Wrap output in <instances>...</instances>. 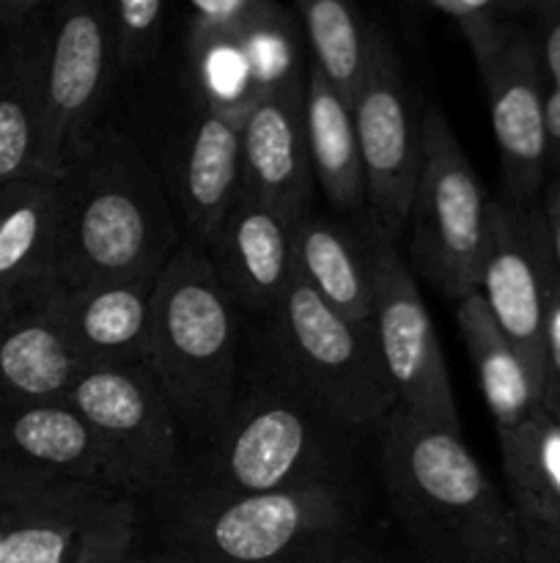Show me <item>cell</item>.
<instances>
[{
	"mask_svg": "<svg viewBox=\"0 0 560 563\" xmlns=\"http://www.w3.org/2000/svg\"><path fill=\"white\" fill-rule=\"evenodd\" d=\"M555 280L558 269L541 207L516 209L503 198H492L478 295L525 361L538 390L544 383V341Z\"/></svg>",
	"mask_w": 560,
	"mask_h": 563,
	"instance_id": "obj_13",
	"label": "cell"
},
{
	"mask_svg": "<svg viewBox=\"0 0 560 563\" xmlns=\"http://www.w3.org/2000/svg\"><path fill=\"white\" fill-rule=\"evenodd\" d=\"M494 143L503 174V198L516 209L541 207L547 187V132H544V75L530 27H519L511 47L483 77Z\"/></svg>",
	"mask_w": 560,
	"mask_h": 563,
	"instance_id": "obj_15",
	"label": "cell"
},
{
	"mask_svg": "<svg viewBox=\"0 0 560 563\" xmlns=\"http://www.w3.org/2000/svg\"><path fill=\"white\" fill-rule=\"evenodd\" d=\"M390 509L428 563H516L522 533L461 434L395 407L377 432Z\"/></svg>",
	"mask_w": 560,
	"mask_h": 563,
	"instance_id": "obj_2",
	"label": "cell"
},
{
	"mask_svg": "<svg viewBox=\"0 0 560 563\" xmlns=\"http://www.w3.org/2000/svg\"><path fill=\"white\" fill-rule=\"evenodd\" d=\"M130 563H152V555H146V559H135V555H132Z\"/></svg>",
	"mask_w": 560,
	"mask_h": 563,
	"instance_id": "obj_37",
	"label": "cell"
},
{
	"mask_svg": "<svg viewBox=\"0 0 560 563\" xmlns=\"http://www.w3.org/2000/svg\"><path fill=\"white\" fill-rule=\"evenodd\" d=\"M335 563H379V561L368 559V555H366V553H360V550H351V553H346L344 559L335 561Z\"/></svg>",
	"mask_w": 560,
	"mask_h": 563,
	"instance_id": "obj_35",
	"label": "cell"
},
{
	"mask_svg": "<svg viewBox=\"0 0 560 563\" xmlns=\"http://www.w3.org/2000/svg\"><path fill=\"white\" fill-rule=\"evenodd\" d=\"M143 363L163 388L184 443L201 451L239 396L242 324L195 242H184L154 284Z\"/></svg>",
	"mask_w": 560,
	"mask_h": 563,
	"instance_id": "obj_5",
	"label": "cell"
},
{
	"mask_svg": "<svg viewBox=\"0 0 560 563\" xmlns=\"http://www.w3.org/2000/svg\"><path fill=\"white\" fill-rule=\"evenodd\" d=\"M115 82L108 3H53L38 176L60 179L97 141Z\"/></svg>",
	"mask_w": 560,
	"mask_h": 563,
	"instance_id": "obj_10",
	"label": "cell"
},
{
	"mask_svg": "<svg viewBox=\"0 0 560 563\" xmlns=\"http://www.w3.org/2000/svg\"><path fill=\"white\" fill-rule=\"evenodd\" d=\"M0 456L124 495L91 427L66 401H33L0 394Z\"/></svg>",
	"mask_w": 560,
	"mask_h": 563,
	"instance_id": "obj_21",
	"label": "cell"
},
{
	"mask_svg": "<svg viewBox=\"0 0 560 563\" xmlns=\"http://www.w3.org/2000/svg\"><path fill=\"white\" fill-rule=\"evenodd\" d=\"M500 456L522 533L516 563H560V423L541 407L525 427L500 434Z\"/></svg>",
	"mask_w": 560,
	"mask_h": 563,
	"instance_id": "obj_18",
	"label": "cell"
},
{
	"mask_svg": "<svg viewBox=\"0 0 560 563\" xmlns=\"http://www.w3.org/2000/svg\"><path fill=\"white\" fill-rule=\"evenodd\" d=\"M86 366L49 311V295L0 317V394L64 401Z\"/></svg>",
	"mask_w": 560,
	"mask_h": 563,
	"instance_id": "obj_24",
	"label": "cell"
},
{
	"mask_svg": "<svg viewBox=\"0 0 560 563\" xmlns=\"http://www.w3.org/2000/svg\"><path fill=\"white\" fill-rule=\"evenodd\" d=\"M527 14H530L527 27L536 44L544 86L560 91V0L527 5Z\"/></svg>",
	"mask_w": 560,
	"mask_h": 563,
	"instance_id": "obj_30",
	"label": "cell"
},
{
	"mask_svg": "<svg viewBox=\"0 0 560 563\" xmlns=\"http://www.w3.org/2000/svg\"><path fill=\"white\" fill-rule=\"evenodd\" d=\"M294 269L305 284L349 322L373 319V273L362 220L357 229L344 220L307 212L291 225Z\"/></svg>",
	"mask_w": 560,
	"mask_h": 563,
	"instance_id": "obj_23",
	"label": "cell"
},
{
	"mask_svg": "<svg viewBox=\"0 0 560 563\" xmlns=\"http://www.w3.org/2000/svg\"><path fill=\"white\" fill-rule=\"evenodd\" d=\"M366 438L253 363L231 416L195 451L184 476L234 495L357 489V451Z\"/></svg>",
	"mask_w": 560,
	"mask_h": 563,
	"instance_id": "obj_4",
	"label": "cell"
},
{
	"mask_svg": "<svg viewBox=\"0 0 560 563\" xmlns=\"http://www.w3.org/2000/svg\"><path fill=\"white\" fill-rule=\"evenodd\" d=\"M58 179L27 176L0 187V317L55 289Z\"/></svg>",
	"mask_w": 560,
	"mask_h": 563,
	"instance_id": "obj_19",
	"label": "cell"
},
{
	"mask_svg": "<svg viewBox=\"0 0 560 563\" xmlns=\"http://www.w3.org/2000/svg\"><path fill=\"white\" fill-rule=\"evenodd\" d=\"M47 0H0V38L27 31L49 14Z\"/></svg>",
	"mask_w": 560,
	"mask_h": 563,
	"instance_id": "obj_32",
	"label": "cell"
},
{
	"mask_svg": "<svg viewBox=\"0 0 560 563\" xmlns=\"http://www.w3.org/2000/svg\"><path fill=\"white\" fill-rule=\"evenodd\" d=\"M426 108L393 42L379 31L371 69L351 102L368 218L399 240L406 229L426 152Z\"/></svg>",
	"mask_w": 560,
	"mask_h": 563,
	"instance_id": "obj_12",
	"label": "cell"
},
{
	"mask_svg": "<svg viewBox=\"0 0 560 563\" xmlns=\"http://www.w3.org/2000/svg\"><path fill=\"white\" fill-rule=\"evenodd\" d=\"M64 401L91 427L124 495L152 498L184 476V434L146 363L91 368Z\"/></svg>",
	"mask_w": 560,
	"mask_h": 563,
	"instance_id": "obj_9",
	"label": "cell"
},
{
	"mask_svg": "<svg viewBox=\"0 0 560 563\" xmlns=\"http://www.w3.org/2000/svg\"><path fill=\"white\" fill-rule=\"evenodd\" d=\"M163 185L187 242L206 245L242 196V124L187 91Z\"/></svg>",
	"mask_w": 560,
	"mask_h": 563,
	"instance_id": "obj_14",
	"label": "cell"
},
{
	"mask_svg": "<svg viewBox=\"0 0 560 563\" xmlns=\"http://www.w3.org/2000/svg\"><path fill=\"white\" fill-rule=\"evenodd\" d=\"M220 289L239 313L264 322L278 308L294 273L291 225L242 192L203 245Z\"/></svg>",
	"mask_w": 560,
	"mask_h": 563,
	"instance_id": "obj_17",
	"label": "cell"
},
{
	"mask_svg": "<svg viewBox=\"0 0 560 563\" xmlns=\"http://www.w3.org/2000/svg\"><path fill=\"white\" fill-rule=\"evenodd\" d=\"M544 132H547V170L560 174V91H544Z\"/></svg>",
	"mask_w": 560,
	"mask_h": 563,
	"instance_id": "obj_34",
	"label": "cell"
},
{
	"mask_svg": "<svg viewBox=\"0 0 560 563\" xmlns=\"http://www.w3.org/2000/svg\"><path fill=\"white\" fill-rule=\"evenodd\" d=\"M170 5L163 0H119L108 3L110 38L119 80L143 75L163 53Z\"/></svg>",
	"mask_w": 560,
	"mask_h": 563,
	"instance_id": "obj_29",
	"label": "cell"
},
{
	"mask_svg": "<svg viewBox=\"0 0 560 563\" xmlns=\"http://www.w3.org/2000/svg\"><path fill=\"white\" fill-rule=\"evenodd\" d=\"M253 363L362 434L379 432L399 407L373 322L335 313L296 269L283 300L253 333Z\"/></svg>",
	"mask_w": 560,
	"mask_h": 563,
	"instance_id": "obj_6",
	"label": "cell"
},
{
	"mask_svg": "<svg viewBox=\"0 0 560 563\" xmlns=\"http://www.w3.org/2000/svg\"><path fill=\"white\" fill-rule=\"evenodd\" d=\"M362 229L373 273V333L399 407L426 427L461 434L448 363L421 286L395 242L371 218L362 220Z\"/></svg>",
	"mask_w": 560,
	"mask_h": 563,
	"instance_id": "obj_11",
	"label": "cell"
},
{
	"mask_svg": "<svg viewBox=\"0 0 560 563\" xmlns=\"http://www.w3.org/2000/svg\"><path fill=\"white\" fill-rule=\"evenodd\" d=\"M152 563H184V561L173 559V555H165V553H154V555H152Z\"/></svg>",
	"mask_w": 560,
	"mask_h": 563,
	"instance_id": "obj_36",
	"label": "cell"
},
{
	"mask_svg": "<svg viewBox=\"0 0 560 563\" xmlns=\"http://www.w3.org/2000/svg\"><path fill=\"white\" fill-rule=\"evenodd\" d=\"M456 322L497 438L516 432L544 407L541 390L533 383L525 361L497 328L478 289L456 300Z\"/></svg>",
	"mask_w": 560,
	"mask_h": 563,
	"instance_id": "obj_26",
	"label": "cell"
},
{
	"mask_svg": "<svg viewBox=\"0 0 560 563\" xmlns=\"http://www.w3.org/2000/svg\"><path fill=\"white\" fill-rule=\"evenodd\" d=\"M426 9L445 16L461 33L475 60L478 77L483 80L525 25L519 14H525L527 5L503 3V0L500 3L497 0H432Z\"/></svg>",
	"mask_w": 560,
	"mask_h": 563,
	"instance_id": "obj_28",
	"label": "cell"
},
{
	"mask_svg": "<svg viewBox=\"0 0 560 563\" xmlns=\"http://www.w3.org/2000/svg\"><path fill=\"white\" fill-rule=\"evenodd\" d=\"M305 137L313 181L338 214L368 218L366 174L357 146L355 115L322 71L307 60L305 71Z\"/></svg>",
	"mask_w": 560,
	"mask_h": 563,
	"instance_id": "obj_25",
	"label": "cell"
},
{
	"mask_svg": "<svg viewBox=\"0 0 560 563\" xmlns=\"http://www.w3.org/2000/svg\"><path fill=\"white\" fill-rule=\"evenodd\" d=\"M307 60L351 108L377 49L379 27L344 0H302L294 5Z\"/></svg>",
	"mask_w": 560,
	"mask_h": 563,
	"instance_id": "obj_27",
	"label": "cell"
},
{
	"mask_svg": "<svg viewBox=\"0 0 560 563\" xmlns=\"http://www.w3.org/2000/svg\"><path fill=\"white\" fill-rule=\"evenodd\" d=\"M49 16L0 38V187L38 176Z\"/></svg>",
	"mask_w": 560,
	"mask_h": 563,
	"instance_id": "obj_22",
	"label": "cell"
},
{
	"mask_svg": "<svg viewBox=\"0 0 560 563\" xmlns=\"http://www.w3.org/2000/svg\"><path fill=\"white\" fill-rule=\"evenodd\" d=\"M184 242L159 170L130 132L104 124L58 179L55 289L154 286Z\"/></svg>",
	"mask_w": 560,
	"mask_h": 563,
	"instance_id": "obj_1",
	"label": "cell"
},
{
	"mask_svg": "<svg viewBox=\"0 0 560 563\" xmlns=\"http://www.w3.org/2000/svg\"><path fill=\"white\" fill-rule=\"evenodd\" d=\"M489 201L464 146L443 110L426 108V152L412 196V267L450 300L478 289Z\"/></svg>",
	"mask_w": 560,
	"mask_h": 563,
	"instance_id": "obj_8",
	"label": "cell"
},
{
	"mask_svg": "<svg viewBox=\"0 0 560 563\" xmlns=\"http://www.w3.org/2000/svg\"><path fill=\"white\" fill-rule=\"evenodd\" d=\"M154 286L88 284L49 291V311L86 372L143 363L152 328Z\"/></svg>",
	"mask_w": 560,
	"mask_h": 563,
	"instance_id": "obj_20",
	"label": "cell"
},
{
	"mask_svg": "<svg viewBox=\"0 0 560 563\" xmlns=\"http://www.w3.org/2000/svg\"><path fill=\"white\" fill-rule=\"evenodd\" d=\"M137 500L0 456V563H130Z\"/></svg>",
	"mask_w": 560,
	"mask_h": 563,
	"instance_id": "obj_7",
	"label": "cell"
},
{
	"mask_svg": "<svg viewBox=\"0 0 560 563\" xmlns=\"http://www.w3.org/2000/svg\"><path fill=\"white\" fill-rule=\"evenodd\" d=\"M541 405L560 423V278L555 280L547 313V341H544V383Z\"/></svg>",
	"mask_w": 560,
	"mask_h": 563,
	"instance_id": "obj_31",
	"label": "cell"
},
{
	"mask_svg": "<svg viewBox=\"0 0 560 563\" xmlns=\"http://www.w3.org/2000/svg\"><path fill=\"white\" fill-rule=\"evenodd\" d=\"M541 214H544V223H547L552 262L560 278V174L549 176L547 179V187H544V196H541Z\"/></svg>",
	"mask_w": 560,
	"mask_h": 563,
	"instance_id": "obj_33",
	"label": "cell"
},
{
	"mask_svg": "<svg viewBox=\"0 0 560 563\" xmlns=\"http://www.w3.org/2000/svg\"><path fill=\"white\" fill-rule=\"evenodd\" d=\"M148 500L159 553L184 563H335L360 522L357 489L234 495L181 476Z\"/></svg>",
	"mask_w": 560,
	"mask_h": 563,
	"instance_id": "obj_3",
	"label": "cell"
},
{
	"mask_svg": "<svg viewBox=\"0 0 560 563\" xmlns=\"http://www.w3.org/2000/svg\"><path fill=\"white\" fill-rule=\"evenodd\" d=\"M313 187L302 75L253 104L242 121V192L294 225L313 212Z\"/></svg>",
	"mask_w": 560,
	"mask_h": 563,
	"instance_id": "obj_16",
	"label": "cell"
}]
</instances>
